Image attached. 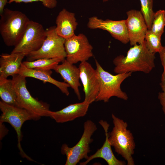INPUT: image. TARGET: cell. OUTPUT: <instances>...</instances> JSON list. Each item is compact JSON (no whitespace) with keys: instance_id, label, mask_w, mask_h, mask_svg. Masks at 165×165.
Returning <instances> with one entry per match:
<instances>
[{"instance_id":"obj_12","label":"cell","mask_w":165,"mask_h":165,"mask_svg":"<svg viewBox=\"0 0 165 165\" xmlns=\"http://www.w3.org/2000/svg\"><path fill=\"white\" fill-rule=\"evenodd\" d=\"M87 26L91 29L107 31L113 37L123 44L129 42L125 20H103L94 16L89 18Z\"/></svg>"},{"instance_id":"obj_7","label":"cell","mask_w":165,"mask_h":165,"mask_svg":"<svg viewBox=\"0 0 165 165\" xmlns=\"http://www.w3.org/2000/svg\"><path fill=\"white\" fill-rule=\"evenodd\" d=\"M55 28V26H53L46 29V36L42 45L39 50L27 55V61L58 58L62 61L66 59L65 39L57 34Z\"/></svg>"},{"instance_id":"obj_10","label":"cell","mask_w":165,"mask_h":165,"mask_svg":"<svg viewBox=\"0 0 165 165\" xmlns=\"http://www.w3.org/2000/svg\"><path fill=\"white\" fill-rule=\"evenodd\" d=\"M64 47L66 59L73 64L87 61L93 56V47L86 36L82 33L65 39Z\"/></svg>"},{"instance_id":"obj_23","label":"cell","mask_w":165,"mask_h":165,"mask_svg":"<svg viewBox=\"0 0 165 165\" xmlns=\"http://www.w3.org/2000/svg\"><path fill=\"white\" fill-rule=\"evenodd\" d=\"M165 26V11L159 10L154 13L150 28L148 29L157 35L161 36Z\"/></svg>"},{"instance_id":"obj_14","label":"cell","mask_w":165,"mask_h":165,"mask_svg":"<svg viewBox=\"0 0 165 165\" xmlns=\"http://www.w3.org/2000/svg\"><path fill=\"white\" fill-rule=\"evenodd\" d=\"M62 62L61 64L57 65L53 70L60 75L64 82L73 89L77 98L80 100L81 96L79 89L81 86L79 69L66 59Z\"/></svg>"},{"instance_id":"obj_28","label":"cell","mask_w":165,"mask_h":165,"mask_svg":"<svg viewBox=\"0 0 165 165\" xmlns=\"http://www.w3.org/2000/svg\"><path fill=\"white\" fill-rule=\"evenodd\" d=\"M8 2V0H0V16L3 13L5 7Z\"/></svg>"},{"instance_id":"obj_9","label":"cell","mask_w":165,"mask_h":165,"mask_svg":"<svg viewBox=\"0 0 165 165\" xmlns=\"http://www.w3.org/2000/svg\"><path fill=\"white\" fill-rule=\"evenodd\" d=\"M0 109L2 112L0 117V123L6 122L12 126L17 134L18 147L21 155L29 160L33 161L23 151L20 144L22 138V126L26 121L33 119L32 116L25 109L9 105L2 101H0Z\"/></svg>"},{"instance_id":"obj_21","label":"cell","mask_w":165,"mask_h":165,"mask_svg":"<svg viewBox=\"0 0 165 165\" xmlns=\"http://www.w3.org/2000/svg\"><path fill=\"white\" fill-rule=\"evenodd\" d=\"M62 61L58 58H41L33 61H26L22 62V66L25 68L42 71H50Z\"/></svg>"},{"instance_id":"obj_19","label":"cell","mask_w":165,"mask_h":165,"mask_svg":"<svg viewBox=\"0 0 165 165\" xmlns=\"http://www.w3.org/2000/svg\"><path fill=\"white\" fill-rule=\"evenodd\" d=\"M52 73L51 70L42 71L30 69L21 66L18 74L26 78H33L44 83L48 82L53 84L58 88L63 93L67 96H68L69 94L68 88L70 87L69 85L64 82H60L54 79L51 76Z\"/></svg>"},{"instance_id":"obj_24","label":"cell","mask_w":165,"mask_h":165,"mask_svg":"<svg viewBox=\"0 0 165 165\" xmlns=\"http://www.w3.org/2000/svg\"><path fill=\"white\" fill-rule=\"evenodd\" d=\"M141 11L143 16L148 29L151 25L154 12L153 10V0H140Z\"/></svg>"},{"instance_id":"obj_3","label":"cell","mask_w":165,"mask_h":165,"mask_svg":"<svg viewBox=\"0 0 165 165\" xmlns=\"http://www.w3.org/2000/svg\"><path fill=\"white\" fill-rule=\"evenodd\" d=\"M114 127L109 133L108 140L116 152L127 161L128 165L135 164L132 155L135 147L132 134L127 129V122L112 114Z\"/></svg>"},{"instance_id":"obj_8","label":"cell","mask_w":165,"mask_h":165,"mask_svg":"<svg viewBox=\"0 0 165 165\" xmlns=\"http://www.w3.org/2000/svg\"><path fill=\"white\" fill-rule=\"evenodd\" d=\"M46 36V30L40 24L30 20L22 37L11 52L25 56L39 50Z\"/></svg>"},{"instance_id":"obj_17","label":"cell","mask_w":165,"mask_h":165,"mask_svg":"<svg viewBox=\"0 0 165 165\" xmlns=\"http://www.w3.org/2000/svg\"><path fill=\"white\" fill-rule=\"evenodd\" d=\"M55 31L61 37L66 39L75 35L78 23L75 13L63 9L57 17Z\"/></svg>"},{"instance_id":"obj_4","label":"cell","mask_w":165,"mask_h":165,"mask_svg":"<svg viewBox=\"0 0 165 165\" xmlns=\"http://www.w3.org/2000/svg\"><path fill=\"white\" fill-rule=\"evenodd\" d=\"M95 61L97 76L100 85L96 101H102L107 103L112 97L127 100V95L122 90L121 85L126 79L131 75L132 72L113 75L105 70L97 60Z\"/></svg>"},{"instance_id":"obj_27","label":"cell","mask_w":165,"mask_h":165,"mask_svg":"<svg viewBox=\"0 0 165 165\" xmlns=\"http://www.w3.org/2000/svg\"><path fill=\"white\" fill-rule=\"evenodd\" d=\"M161 88L163 92L159 93L158 98L162 105L163 111L165 114V85Z\"/></svg>"},{"instance_id":"obj_22","label":"cell","mask_w":165,"mask_h":165,"mask_svg":"<svg viewBox=\"0 0 165 165\" xmlns=\"http://www.w3.org/2000/svg\"><path fill=\"white\" fill-rule=\"evenodd\" d=\"M161 36L157 35L148 29L146 32L145 42L148 50L151 53L159 52L163 46L161 42Z\"/></svg>"},{"instance_id":"obj_20","label":"cell","mask_w":165,"mask_h":165,"mask_svg":"<svg viewBox=\"0 0 165 165\" xmlns=\"http://www.w3.org/2000/svg\"><path fill=\"white\" fill-rule=\"evenodd\" d=\"M0 97L4 102L16 106L17 94L12 79L0 77Z\"/></svg>"},{"instance_id":"obj_6","label":"cell","mask_w":165,"mask_h":165,"mask_svg":"<svg viewBox=\"0 0 165 165\" xmlns=\"http://www.w3.org/2000/svg\"><path fill=\"white\" fill-rule=\"evenodd\" d=\"M84 131L79 141L74 146L69 147L66 144L62 145L61 152L66 156L65 165H76L83 159L87 160L90 152V144L92 141L91 137L97 130L95 123L87 120L84 123Z\"/></svg>"},{"instance_id":"obj_25","label":"cell","mask_w":165,"mask_h":165,"mask_svg":"<svg viewBox=\"0 0 165 165\" xmlns=\"http://www.w3.org/2000/svg\"><path fill=\"white\" fill-rule=\"evenodd\" d=\"M37 2H41L44 6L49 9L54 8L57 4V0H9L8 3L10 4L13 2L28 3Z\"/></svg>"},{"instance_id":"obj_29","label":"cell","mask_w":165,"mask_h":165,"mask_svg":"<svg viewBox=\"0 0 165 165\" xmlns=\"http://www.w3.org/2000/svg\"><path fill=\"white\" fill-rule=\"evenodd\" d=\"M102 1L104 2H106L108 1L109 0H102Z\"/></svg>"},{"instance_id":"obj_2","label":"cell","mask_w":165,"mask_h":165,"mask_svg":"<svg viewBox=\"0 0 165 165\" xmlns=\"http://www.w3.org/2000/svg\"><path fill=\"white\" fill-rule=\"evenodd\" d=\"M0 34L6 45L14 47L20 41L30 20L18 10L5 9L0 15Z\"/></svg>"},{"instance_id":"obj_18","label":"cell","mask_w":165,"mask_h":165,"mask_svg":"<svg viewBox=\"0 0 165 165\" xmlns=\"http://www.w3.org/2000/svg\"><path fill=\"white\" fill-rule=\"evenodd\" d=\"M25 56L22 54L2 53L0 56V77L7 78L18 74Z\"/></svg>"},{"instance_id":"obj_5","label":"cell","mask_w":165,"mask_h":165,"mask_svg":"<svg viewBox=\"0 0 165 165\" xmlns=\"http://www.w3.org/2000/svg\"><path fill=\"white\" fill-rule=\"evenodd\" d=\"M12 77L17 94L16 106L28 112L33 120H38L43 116L50 117L51 111L49 105L31 96L26 86V78L18 74Z\"/></svg>"},{"instance_id":"obj_15","label":"cell","mask_w":165,"mask_h":165,"mask_svg":"<svg viewBox=\"0 0 165 165\" xmlns=\"http://www.w3.org/2000/svg\"><path fill=\"white\" fill-rule=\"evenodd\" d=\"M90 105L84 101L81 102L70 104L60 110L51 111L50 117L57 123L72 121L85 116Z\"/></svg>"},{"instance_id":"obj_13","label":"cell","mask_w":165,"mask_h":165,"mask_svg":"<svg viewBox=\"0 0 165 165\" xmlns=\"http://www.w3.org/2000/svg\"><path fill=\"white\" fill-rule=\"evenodd\" d=\"M79 68L80 80L85 94L84 101L90 104L96 101L99 91L96 70L87 61L80 63Z\"/></svg>"},{"instance_id":"obj_1","label":"cell","mask_w":165,"mask_h":165,"mask_svg":"<svg viewBox=\"0 0 165 165\" xmlns=\"http://www.w3.org/2000/svg\"><path fill=\"white\" fill-rule=\"evenodd\" d=\"M155 53L147 48L145 42L131 47L127 55H120L115 57L113 63L114 72L117 74L141 72L149 73L155 67Z\"/></svg>"},{"instance_id":"obj_16","label":"cell","mask_w":165,"mask_h":165,"mask_svg":"<svg viewBox=\"0 0 165 165\" xmlns=\"http://www.w3.org/2000/svg\"><path fill=\"white\" fill-rule=\"evenodd\" d=\"M99 123L104 129L106 136L105 140L102 146L93 155L89 156L86 160L83 162L80 163V165H86L91 160L97 158L104 159L108 165H124L125 162L118 160L114 155L111 148V145L108 140L109 133L108 130L109 124L108 123L102 120L99 122Z\"/></svg>"},{"instance_id":"obj_11","label":"cell","mask_w":165,"mask_h":165,"mask_svg":"<svg viewBox=\"0 0 165 165\" xmlns=\"http://www.w3.org/2000/svg\"><path fill=\"white\" fill-rule=\"evenodd\" d=\"M127 14L125 23L130 45L133 46L143 43L148 28L141 12L131 9Z\"/></svg>"},{"instance_id":"obj_26","label":"cell","mask_w":165,"mask_h":165,"mask_svg":"<svg viewBox=\"0 0 165 165\" xmlns=\"http://www.w3.org/2000/svg\"><path fill=\"white\" fill-rule=\"evenodd\" d=\"M158 53L160 55L161 64L163 68L160 83L161 87H162L165 85V46H163L162 49Z\"/></svg>"}]
</instances>
